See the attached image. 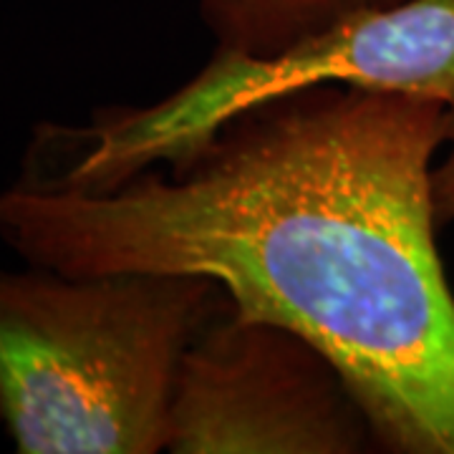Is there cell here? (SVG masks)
<instances>
[{"instance_id":"8992f818","label":"cell","mask_w":454,"mask_h":454,"mask_svg":"<svg viewBox=\"0 0 454 454\" xmlns=\"http://www.w3.org/2000/svg\"><path fill=\"white\" fill-rule=\"evenodd\" d=\"M447 160L432 169V205L437 225L454 223V101L447 106Z\"/></svg>"},{"instance_id":"277c9868","label":"cell","mask_w":454,"mask_h":454,"mask_svg":"<svg viewBox=\"0 0 454 454\" xmlns=\"http://www.w3.org/2000/svg\"><path fill=\"white\" fill-rule=\"evenodd\" d=\"M372 444L339 366L286 325L230 303L182 356L167 452L354 454Z\"/></svg>"},{"instance_id":"6da1fadb","label":"cell","mask_w":454,"mask_h":454,"mask_svg":"<svg viewBox=\"0 0 454 454\" xmlns=\"http://www.w3.org/2000/svg\"><path fill=\"white\" fill-rule=\"evenodd\" d=\"M447 104L331 83L232 116L164 177L106 190L13 182L0 240L66 276L210 278L343 373L379 450L454 454V295L432 160Z\"/></svg>"},{"instance_id":"3957f363","label":"cell","mask_w":454,"mask_h":454,"mask_svg":"<svg viewBox=\"0 0 454 454\" xmlns=\"http://www.w3.org/2000/svg\"><path fill=\"white\" fill-rule=\"evenodd\" d=\"M331 83L450 106L454 0H402L366 11L265 59L217 49L195 79L152 106L97 109L89 124H38L18 182L106 192L152 164L177 162L238 114Z\"/></svg>"},{"instance_id":"5b68a950","label":"cell","mask_w":454,"mask_h":454,"mask_svg":"<svg viewBox=\"0 0 454 454\" xmlns=\"http://www.w3.org/2000/svg\"><path fill=\"white\" fill-rule=\"evenodd\" d=\"M402 0H200V13L217 49L243 56H276L346 18Z\"/></svg>"},{"instance_id":"7a4b0ae2","label":"cell","mask_w":454,"mask_h":454,"mask_svg":"<svg viewBox=\"0 0 454 454\" xmlns=\"http://www.w3.org/2000/svg\"><path fill=\"white\" fill-rule=\"evenodd\" d=\"M227 306L202 276L0 268V424L16 452L167 450L182 356Z\"/></svg>"}]
</instances>
